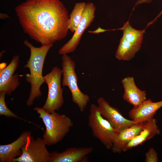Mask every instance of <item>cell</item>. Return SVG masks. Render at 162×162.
Listing matches in <instances>:
<instances>
[{"label": "cell", "instance_id": "1", "mask_svg": "<svg viewBox=\"0 0 162 162\" xmlns=\"http://www.w3.org/2000/svg\"><path fill=\"white\" fill-rule=\"evenodd\" d=\"M15 11L24 32L41 45L53 44L67 35L69 16L60 0H26Z\"/></svg>", "mask_w": 162, "mask_h": 162}, {"label": "cell", "instance_id": "2", "mask_svg": "<svg viewBox=\"0 0 162 162\" xmlns=\"http://www.w3.org/2000/svg\"><path fill=\"white\" fill-rule=\"evenodd\" d=\"M23 43L30 51L29 58L24 66L25 68H28L30 71L29 74L25 75V80L31 86L29 95L26 102L27 105L30 106L34 100L42 94L40 88L45 82L42 74L43 65L47 53L53 44L36 47L27 40Z\"/></svg>", "mask_w": 162, "mask_h": 162}, {"label": "cell", "instance_id": "3", "mask_svg": "<svg viewBox=\"0 0 162 162\" xmlns=\"http://www.w3.org/2000/svg\"><path fill=\"white\" fill-rule=\"evenodd\" d=\"M34 110L45 126L43 138L47 146H52L61 141L74 126L71 119L65 115L56 111L49 113L42 107H35Z\"/></svg>", "mask_w": 162, "mask_h": 162}, {"label": "cell", "instance_id": "4", "mask_svg": "<svg viewBox=\"0 0 162 162\" xmlns=\"http://www.w3.org/2000/svg\"><path fill=\"white\" fill-rule=\"evenodd\" d=\"M62 85L68 88L71 94L72 101L77 106L80 111L83 112L90 100V97L82 92L78 87L75 62L67 54L62 55Z\"/></svg>", "mask_w": 162, "mask_h": 162}, {"label": "cell", "instance_id": "5", "mask_svg": "<svg viewBox=\"0 0 162 162\" xmlns=\"http://www.w3.org/2000/svg\"><path fill=\"white\" fill-rule=\"evenodd\" d=\"M88 125L93 135L105 146L111 149L117 134L110 123L101 115L98 106L92 104L88 116Z\"/></svg>", "mask_w": 162, "mask_h": 162}, {"label": "cell", "instance_id": "6", "mask_svg": "<svg viewBox=\"0 0 162 162\" xmlns=\"http://www.w3.org/2000/svg\"><path fill=\"white\" fill-rule=\"evenodd\" d=\"M62 75V69L55 66L50 72L44 76L45 82L48 87V94L42 108L48 113L59 111L64 104L63 89L61 87Z\"/></svg>", "mask_w": 162, "mask_h": 162}, {"label": "cell", "instance_id": "7", "mask_svg": "<svg viewBox=\"0 0 162 162\" xmlns=\"http://www.w3.org/2000/svg\"><path fill=\"white\" fill-rule=\"evenodd\" d=\"M96 8L92 2L86 3L77 28L70 39L59 50L62 55L74 52L79 44L85 31L90 26L95 17Z\"/></svg>", "mask_w": 162, "mask_h": 162}, {"label": "cell", "instance_id": "8", "mask_svg": "<svg viewBox=\"0 0 162 162\" xmlns=\"http://www.w3.org/2000/svg\"><path fill=\"white\" fill-rule=\"evenodd\" d=\"M43 138L31 136L22 147L21 156L15 158L13 162H49L51 153L47 150Z\"/></svg>", "mask_w": 162, "mask_h": 162}, {"label": "cell", "instance_id": "9", "mask_svg": "<svg viewBox=\"0 0 162 162\" xmlns=\"http://www.w3.org/2000/svg\"><path fill=\"white\" fill-rule=\"evenodd\" d=\"M97 102L101 115L110 123L117 132L137 123L134 120L126 118L118 109L111 106L103 97L98 98Z\"/></svg>", "mask_w": 162, "mask_h": 162}, {"label": "cell", "instance_id": "10", "mask_svg": "<svg viewBox=\"0 0 162 162\" xmlns=\"http://www.w3.org/2000/svg\"><path fill=\"white\" fill-rule=\"evenodd\" d=\"M19 63V56L15 55L8 65L0 67V92H4L6 94L10 96L19 86L20 75L14 73Z\"/></svg>", "mask_w": 162, "mask_h": 162}, {"label": "cell", "instance_id": "11", "mask_svg": "<svg viewBox=\"0 0 162 162\" xmlns=\"http://www.w3.org/2000/svg\"><path fill=\"white\" fill-rule=\"evenodd\" d=\"M93 150L91 147H70L61 152H53L51 153L49 162H88L86 156Z\"/></svg>", "mask_w": 162, "mask_h": 162}, {"label": "cell", "instance_id": "12", "mask_svg": "<svg viewBox=\"0 0 162 162\" xmlns=\"http://www.w3.org/2000/svg\"><path fill=\"white\" fill-rule=\"evenodd\" d=\"M31 133L23 131L19 137L12 143L0 145V162H13L14 159L21 156L22 148L31 136Z\"/></svg>", "mask_w": 162, "mask_h": 162}, {"label": "cell", "instance_id": "13", "mask_svg": "<svg viewBox=\"0 0 162 162\" xmlns=\"http://www.w3.org/2000/svg\"><path fill=\"white\" fill-rule=\"evenodd\" d=\"M162 107V100L153 102L150 99L146 100L139 106L133 107L129 112L132 120L136 123L146 122L153 118L157 111Z\"/></svg>", "mask_w": 162, "mask_h": 162}, {"label": "cell", "instance_id": "14", "mask_svg": "<svg viewBox=\"0 0 162 162\" xmlns=\"http://www.w3.org/2000/svg\"><path fill=\"white\" fill-rule=\"evenodd\" d=\"M121 82L124 89L123 99L133 107L139 106L146 100L145 91L137 87L133 77H125Z\"/></svg>", "mask_w": 162, "mask_h": 162}, {"label": "cell", "instance_id": "15", "mask_svg": "<svg viewBox=\"0 0 162 162\" xmlns=\"http://www.w3.org/2000/svg\"><path fill=\"white\" fill-rule=\"evenodd\" d=\"M145 122L137 123L117 133L111 150L115 153H120L126 145L142 130Z\"/></svg>", "mask_w": 162, "mask_h": 162}, {"label": "cell", "instance_id": "16", "mask_svg": "<svg viewBox=\"0 0 162 162\" xmlns=\"http://www.w3.org/2000/svg\"><path fill=\"white\" fill-rule=\"evenodd\" d=\"M157 124V120L154 118L145 122L140 133L132 140L126 146L123 152L143 144L147 141L160 134Z\"/></svg>", "mask_w": 162, "mask_h": 162}, {"label": "cell", "instance_id": "17", "mask_svg": "<svg viewBox=\"0 0 162 162\" xmlns=\"http://www.w3.org/2000/svg\"><path fill=\"white\" fill-rule=\"evenodd\" d=\"M118 29L123 32L122 36L136 48L140 49L145 30H138L134 28L129 21L124 23L123 26Z\"/></svg>", "mask_w": 162, "mask_h": 162}, {"label": "cell", "instance_id": "18", "mask_svg": "<svg viewBox=\"0 0 162 162\" xmlns=\"http://www.w3.org/2000/svg\"><path fill=\"white\" fill-rule=\"evenodd\" d=\"M139 50L122 36L120 40L115 56L119 60L128 61L134 57Z\"/></svg>", "mask_w": 162, "mask_h": 162}, {"label": "cell", "instance_id": "19", "mask_svg": "<svg viewBox=\"0 0 162 162\" xmlns=\"http://www.w3.org/2000/svg\"><path fill=\"white\" fill-rule=\"evenodd\" d=\"M86 4L83 2L76 3L69 16L68 27L72 33H74L77 28Z\"/></svg>", "mask_w": 162, "mask_h": 162}, {"label": "cell", "instance_id": "20", "mask_svg": "<svg viewBox=\"0 0 162 162\" xmlns=\"http://www.w3.org/2000/svg\"><path fill=\"white\" fill-rule=\"evenodd\" d=\"M6 93L4 92H0V115L4 116L9 118H14L22 120L23 119L19 117L12 112L7 107L5 100Z\"/></svg>", "mask_w": 162, "mask_h": 162}, {"label": "cell", "instance_id": "21", "mask_svg": "<svg viewBox=\"0 0 162 162\" xmlns=\"http://www.w3.org/2000/svg\"><path fill=\"white\" fill-rule=\"evenodd\" d=\"M158 161V158L157 153L153 148H150L145 154V161L157 162Z\"/></svg>", "mask_w": 162, "mask_h": 162}, {"label": "cell", "instance_id": "22", "mask_svg": "<svg viewBox=\"0 0 162 162\" xmlns=\"http://www.w3.org/2000/svg\"><path fill=\"white\" fill-rule=\"evenodd\" d=\"M152 0H137L135 3L134 7L140 4L150 3L151 2ZM162 14V10L157 18L160 16Z\"/></svg>", "mask_w": 162, "mask_h": 162}, {"label": "cell", "instance_id": "23", "mask_svg": "<svg viewBox=\"0 0 162 162\" xmlns=\"http://www.w3.org/2000/svg\"><path fill=\"white\" fill-rule=\"evenodd\" d=\"M0 18L2 19H5L9 18V16L6 14L0 13Z\"/></svg>", "mask_w": 162, "mask_h": 162}]
</instances>
